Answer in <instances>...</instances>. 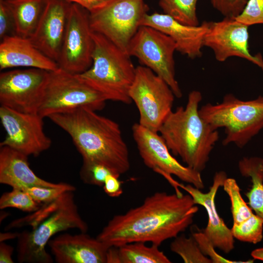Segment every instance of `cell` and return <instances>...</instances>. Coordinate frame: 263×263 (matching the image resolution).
Listing matches in <instances>:
<instances>
[{
    "label": "cell",
    "instance_id": "cell-1",
    "mask_svg": "<svg viewBox=\"0 0 263 263\" xmlns=\"http://www.w3.org/2000/svg\"><path fill=\"white\" fill-rule=\"evenodd\" d=\"M198 210L188 193L156 192L140 206L114 215L96 238L109 246L138 242L159 246L185 231Z\"/></svg>",
    "mask_w": 263,
    "mask_h": 263
},
{
    "label": "cell",
    "instance_id": "cell-2",
    "mask_svg": "<svg viewBox=\"0 0 263 263\" xmlns=\"http://www.w3.org/2000/svg\"><path fill=\"white\" fill-rule=\"evenodd\" d=\"M97 111L80 107L48 118L71 137L82 164H98L120 177L130 169L128 146L119 125Z\"/></svg>",
    "mask_w": 263,
    "mask_h": 263
},
{
    "label": "cell",
    "instance_id": "cell-3",
    "mask_svg": "<svg viewBox=\"0 0 263 263\" xmlns=\"http://www.w3.org/2000/svg\"><path fill=\"white\" fill-rule=\"evenodd\" d=\"M27 225L31 229L19 233L17 238V258L20 263H51L53 260L46 246L55 235L69 229L82 232L88 230L79 213L73 191H66L30 215L15 220L5 229Z\"/></svg>",
    "mask_w": 263,
    "mask_h": 263
},
{
    "label": "cell",
    "instance_id": "cell-4",
    "mask_svg": "<svg viewBox=\"0 0 263 263\" xmlns=\"http://www.w3.org/2000/svg\"><path fill=\"white\" fill-rule=\"evenodd\" d=\"M201 93H189L185 107L180 106L166 118L158 132L174 156L186 166L201 172L206 167L211 152L219 139L214 129L200 115Z\"/></svg>",
    "mask_w": 263,
    "mask_h": 263
},
{
    "label": "cell",
    "instance_id": "cell-5",
    "mask_svg": "<svg viewBox=\"0 0 263 263\" xmlns=\"http://www.w3.org/2000/svg\"><path fill=\"white\" fill-rule=\"evenodd\" d=\"M94 46L91 67L78 75L108 100L130 104L129 90L136 67L131 56L102 35L92 31Z\"/></svg>",
    "mask_w": 263,
    "mask_h": 263
},
{
    "label": "cell",
    "instance_id": "cell-6",
    "mask_svg": "<svg viewBox=\"0 0 263 263\" xmlns=\"http://www.w3.org/2000/svg\"><path fill=\"white\" fill-rule=\"evenodd\" d=\"M199 112L214 129L224 128V146L233 143L242 148L263 129V96L243 100L228 94L221 103H207Z\"/></svg>",
    "mask_w": 263,
    "mask_h": 263
},
{
    "label": "cell",
    "instance_id": "cell-7",
    "mask_svg": "<svg viewBox=\"0 0 263 263\" xmlns=\"http://www.w3.org/2000/svg\"><path fill=\"white\" fill-rule=\"evenodd\" d=\"M107 101L78 75L59 68L49 72L38 113L43 118L80 107L98 111Z\"/></svg>",
    "mask_w": 263,
    "mask_h": 263
},
{
    "label": "cell",
    "instance_id": "cell-8",
    "mask_svg": "<svg viewBox=\"0 0 263 263\" xmlns=\"http://www.w3.org/2000/svg\"><path fill=\"white\" fill-rule=\"evenodd\" d=\"M129 94L139 113L138 123L150 131L158 132L172 111L175 97L168 83L149 68L138 66Z\"/></svg>",
    "mask_w": 263,
    "mask_h": 263
},
{
    "label": "cell",
    "instance_id": "cell-9",
    "mask_svg": "<svg viewBox=\"0 0 263 263\" xmlns=\"http://www.w3.org/2000/svg\"><path fill=\"white\" fill-rule=\"evenodd\" d=\"M174 41L168 35L152 27L141 26L131 39L127 50L130 56L151 69L168 83L177 98L182 92L175 78Z\"/></svg>",
    "mask_w": 263,
    "mask_h": 263
},
{
    "label": "cell",
    "instance_id": "cell-10",
    "mask_svg": "<svg viewBox=\"0 0 263 263\" xmlns=\"http://www.w3.org/2000/svg\"><path fill=\"white\" fill-rule=\"evenodd\" d=\"M145 0H115L90 13L92 31L102 35L127 53L131 39L149 10Z\"/></svg>",
    "mask_w": 263,
    "mask_h": 263
},
{
    "label": "cell",
    "instance_id": "cell-11",
    "mask_svg": "<svg viewBox=\"0 0 263 263\" xmlns=\"http://www.w3.org/2000/svg\"><path fill=\"white\" fill-rule=\"evenodd\" d=\"M94 41L90 24V13L71 3L67 26L57 64L68 72L79 75L93 63Z\"/></svg>",
    "mask_w": 263,
    "mask_h": 263
},
{
    "label": "cell",
    "instance_id": "cell-12",
    "mask_svg": "<svg viewBox=\"0 0 263 263\" xmlns=\"http://www.w3.org/2000/svg\"><path fill=\"white\" fill-rule=\"evenodd\" d=\"M132 130L139 155L148 168L163 176L174 175L201 190L204 188L201 172L178 161L158 132L150 131L138 123H134Z\"/></svg>",
    "mask_w": 263,
    "mask_h": 263
},
{
    "label": "cell",
    "instance_id": "cell-13",
    "mask_svg": "<svg viewBox=\"0 0 263 263\" xmlns=\"http://www.w3.org/2000/svg\"><path fill=\"white\" fill-rule=\"evenodd\" d=\"M49 72L16 69L0 74V103L14 110L38 113Z\"/></svg>",
    "mask_w": 263,
    "mask_h": 263
},
{
    "label": "cell",
    "instance_id": "cell-14",
    "mask_svg": "<svg viewBox=\"0 0 263 263\" xmlns=\"http://www.w3.org/2000/svg\"><path fill=\"white\" fill-rule=\"evenodd\" d=\"M43 118L38 113H22L0 106V119L6 135L0 147L28 156H38L47 150L52 142L44 132Z\"/></svg>",
    "mask_w": 263,
    "mask_h": 263
},
{
    "label": "cell",
    "instance_id": "cell-15",
    "mask_svg": "<svg viewBox=\"0 0 263 263\" xmlns=\"http://www.w3.org/2000/svg\"><path fill=\"white\" fill-rule=\"evenodd\" d=\"M249 26L235 18L224 17L218 21H210L204 39V46L210 48L215 58L224 62L232 56L239 57L262 68L263 58L260 54H251L248 49Z\"/></svg>",
    "mask_w": 263,
    "mask_h": 263
},
{
    "label": "cell",
    "instance_id": "cell-16",
    "mask_svg": "<svg viewBox=\"0 0 263 263\" xmlns=\"http://www.w3.org/2000/svg\"><path fill=\"white\" fill-rule=\"evenodd\" d=\"M227 175L224 171L216 172L213 183L208 192L188 184L184 185L177 182V187L185 190L192 197L195 205L203 207L207 214L208 222L203 232L212 242L216 248L226 254L234 249V238L231 229L225 223L219 215L215 205V197L218 189L223 187Z\"/></svg>",
    "mask_w": 263,
    "mask_h": 263
},
{
    "label": "cell",
    "instance_id": "cell-17",
    "mask_svg": "<svg viewBox=\"0 0 263 263\" xmlns=\"http://www.w3.org/2000/svg\"><path fill=\"white\" fill-rule=\"evenodd\" d=\"M71 2L47 0L38 25L30 39L47 56L57 62Z\"/></svg>",
    "mask_w": 263,
    "mask_h": 263
},
{
    "label": "cell",
    "instance_id": "cell-18",
    "mask_svg": "<svg viewBox=\"0 0 263 263\" xmlns=\"http://www.w3.org/2000/svg\"><path fill=\"white\" fill-rule=\"evenodd\" d=\"M57 263H106L109 247L86 232L59 234L47 244Z\"/></svg>",
    "mask_w": 263,
    "mask_h": 263
},
{
    "label": "cell",
    "instance_id": "cell-19",
    "mask_svg": "<svg viewBox=\"0 0 263 263\" xmlns=\"http://www.w3.org/2000/svg\"><path fill=\"white\" fill-rule=\"evenodd\" d=\"M210 21L191 26L183 24L165 14L153 13L145 15L141 26L154 28L169 36L175 42L176 51L188 57L194 59L202 56L204 39Z\"/></svg>",
    "mask_w": 263,
    "mask_h": 263
},
{
    "label": "cell",
    "instance_id": "cell-20",
    "mask_svg": "<svg viewBox=\"0 0 263 263\" xmlns=\"http://www.w3.org/2000/svg\"><path fill=\"white\" fill-rule=\"evenodd\" d=\"M27 67L49 72L59 68L57 63L36 48L30 38L8 36L0 43V69Z\"/></svg>",
    "mask_w": 263,
    "mask_h": 263
},
{
    "label": "cell",
    "instance_id": "cell-21",
    "mask_svg": "<svg viewBox=\"0 0 263 263\" xmlns=\"http://www.w3.org/2000/svg\"><path fill=\"white\" fill-rule=\"evenodd\" d=\"M0 183L22 190L31 187H56L55 183L45 180L31 169L28 156L7 147H0Z\"/></svg>",
    "mask_w": 263,
    "mask_h": 263
},
{
    "label": "cell",
    "instance_id": "cell-22",
    "mask_svg": "<svg viewBox=\"0 0 263 263\" xmlns=\"http://www.w3.org/2000/svg\"><path fill=\"white\" fill-rule=\"evenodd\" d=\"M12 13L16 35L30 38L41 18L47 0H5Z\"/></svg>",
    "mask_w": 263,
    "mask_h": 263
},
{
    "label": "cell",
    "instance_id": "cell-23",
    "mask_svg": "<svg viewBox=\"0 0 263 263\" xmlns=\"http://www.w3.org/2000/svg\"><path fill=\"white\" fill-rule=\"evenodd\" d=\"M243 176L250 177L252 186L246 193L247 204L256 214L263 219V159L244 157L238 163Z\"/></svg>",
    "mask_w": 263,
    "mask_h": 263
},
{
    "label": "cell",
    "instance_id": "cell-24",
    "mask_svg": "<svg viewBox=\"0 0 263 263\" xmlns=\"http://www.w3.org/2000/svg\"><path fill=\"white\" fill-rule=\"evenodd\" d=\"M138 242L118 246L119 263H170L171 262L159 249V246H148Z\"/></svg>",
    "mask_w": 263,
    "mask_h": 263
},
{
    "label": "cell",
    "instance_id": "cell-25",
    "mask_svg": "<svg viewBox=\"0 0 263 263\" xmlns=\"http://www.w3.org/2000/svg\"><path fill=\"white\" fill-rule=\"evenodd\" d=\"M198 0H159V5L164 14L179 22L197 26L199 21L196 14Z\"/></svg>",
    "mask_w": 263,
    "mask_h": 263
},
{
    "label": "cell",
    "instance_id": "cell-26",
    "mask_svg": "<svg viewBox=\"0 0 263 263\" xmlns=\"http://www.w3.org/2000/svg\"><path fill=\"white\" fill-rule=\"evenodd\" d=\"M170 249L178 255L185 263H212V261L201 252L194 238L184 235L174 238Z\"/></svg>",
    "mask_w": 263,
    "mask_h": 263
},
{
    "label": "cell",
    "instance_id": "cell-27",
    "mask_svg": "<svg viewBox=\"0 0 263 263\" xmlns=\"http://www.w3.org/2000/svg\"><path fill=\"white\" fill-rule=\"evenodd\" d=\"M223 187L230 201L233 224L240 223L254 214L252 209L243 199L240 187L235 179L227 178Z\"/></svg>",
    "mask_w": 263,
    "mask_h": 263
},
{
    "label": "cell",
    "instance_id": "cell-28",
    "mask_svg": "<svg viewBox=\"0 0 263 263\" xmlns=\"http://www.w3.org/2000/svg\"><path fill=\"white\" fill-rule=\"evenodd\" d=\"M231 231L234 239L243 242L257 244L263 238V219L253 214L240 223L233 224Z\"/></svg>",
    "mask_w": 263,
    "mask_h": 263
},
{
    "label": "cell",
    "instance_id": "cell-29",
    "mask_svg": "<svg viewBox=\"0 0 263 263\" xmlns=\"http://www.w3.org/2000/svg\"><path fill=\"white\" fill-rule=\"evenodd\" d=\"M42 205L35 201L26 191L12 188L11 191L3 193L0 198V208L12 207L32 213L38 210Z\"/></svg>",
    "mask_w": 263,
    "mask_h": 263
},
{
    "label": "cell",
    "instance_id": "cell-30",
    "mask_svg": "<svg viewBox=\"0 0 263 263\" xmlns=\"http://www.w3.org/2000/svg\"><path fill=\"white\" fill-rule=\"evenodd\" d=\"M75 190L74 186L66 183L56 187H31L25 189L37 203L43 205L52 202L67 191Z\"/></svg>",
    "mask_w": 263,
    "mask_h": 263
},
{
    "label": "cell",
    "instance_id": "cell-31",
    "mask_svg": "<svg viewBox=\"0 0 263 263\" xmlns=\"http://www.w3.org/2000/svg\"><path fill=\"white\" fill-rule=\"evenodd\" d=\"M113 173L107 167L98 164H82L80 177L85 184L103 187L108 175Z\"/></svg>",
    "mask_w": 263,
    "mask_h": 263
},
{
    "label": "cell",
    "instance_id": "cell-32",
    "mask_svg": "<svg viewBox=\"0 0 263 263\" xmlns=\"http://www.w3.org/2000/svg\"><path fill=\"white\" fill-rule=\"evenodd\" d=\"M192 235L197 242L202 253L208 257L212 263H249L253 262V260L243 262L228 260L216 251V247L203 232H194Z\"/></svg>",
    "mask_w": 263,
    "mask_h": 263
},
{
    "label": "cell",
    "instance_id": "cell-33",
    "mask_svg": "<svg viewBox=\"0 0 263 263\" xmlns=\"http://www.w3.org/2000/svg\"><path fill=\"white\" fill-rule=\"evenodd\" d=\"M235 19L248 26L263 24V0H248L242 12Z\"/></svg>",
    "mask_w": 263,
    "mask_h": 263
},
{
    "label": "cell",
    "instance_id": "cell-34",
    "mask_svg": "<svg viewBox=\"0 0 263 263\" xmlns=\"http://www.w3.org/2000/svg\"><path fill=\"white\" fill-rule=\"evenodd\" d=\"M213 7L224 17L235 18L243 11L248 0H210Z\"/></svg>",
    "mask_w": 263,
    "mask_h": 263
},
{
    "label": "cell",
    "instance_id": "cell-35",
    "mask_svg": "<svg viewBox=\"0 0 263 263\" xmlns=\"http://www.w3.org/2000/svg\"><path fill=\"white\" fill-rule=\"evenodd\" d=\"M16 35L14 18L5 0H0V38Z\"/></svg>",
    "mask_w": 263,
    "mask_h": 263
},
{
    "label": "cell",
    "instance_id": "cell-36",
    "mask_svg": "<svg viewBox=\"0 0 263 263\" xmlns=\"http://www.w3.org/2000/svg\"><path fill=\"white\" fill-rule=\"evenodd\" d=\"M119 178V176L111 173L105 179L102 187L104 192L110 197H117L123 193L122 182Z\"/></svg>",
    "mask_w": 263,
    "mask_h": 263
},
{
    "label": "cell",
    "instance_id": "cell-37",
    "mask_svg": "<svg viewBox=\"0 0 263 263\" xmlns=\"http://www.w3.org/2000/svg\"><path fill=\"white\" fill-rule=\"evenodd\" d=\"M77 4L87 10L90 13H93L105 7L115 0H66Z\"/></svg>",
    "mask_w": 263,
    "mask_h": 263
},
{
    "label": "cell",
    "instance_id": "cell-38",
    "mask_svg": "<svg viewBox=\"0 0 263 263\" xmlns=\"http://www.w3.org/2000/svg\"><path fill=\"white\" fill-rule=\"evenodd\" d=\"M13 247L4 242H0V263H13Z\"/></svg>",
    "mask_w": 263,
    "mask_h": 263
},
{
    "label": "cell",
    "instance_id": "cell-39",
    "mask_svg": "<svg viewBox=\"0 0 263 263\" xmlns=\"http://www.w3.org/2000/svg\"><path fill=\"white\" fill-rule=\"evenodd\" d=\"M19 235L18 232H5L0 233V242H4L5 241L17 238Z\"/></svg>",
    "mask_w": 263,
    "mask_h": 263
},
{
    "label": "cell",
    "instance_id": "cell-40",
    "mask_svg": "<svg viewBox=\"0 0 263 263\" xmlns=\"http://www.w3.org/2000/svg\"><path fill=\"white\" fill-rule=\"evenodd\" d=\"M251 255L254 259L263 261V247L257 248L251 252Z\"/></svg>",
    "mask_w": 263,
    "mask_h": 263
},
{
    "label": "cell",
    "instance_id": "cell-41",
    "mask_svg": "<svg viewBox=\"0 0 263 263\" xmlns=\"http://www.w3.org/2000/svg\"><path fill=\"white\" fill-rule=\"evenodd\" d=\"M262 70H263V68H262Z\"/></svg>",
    "mask_w": 263,
    "mask_h": 263
}]
</instances>
